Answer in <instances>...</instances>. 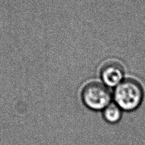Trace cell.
<instances>
[{
  "mask_svg": "<svg viewBox=\"0 0 145 145\" xmlns=\"http://www.w3.org/2000/svg\"><path fill=\"white\" fill-rule=\"evenodd\" d=\"M123 112V111L113 101L102 111V116L108 123L116 124L122 118Z\"/></svg>",
  "mask_w": 145,
  "mask_h": 145,
  "instance_id": "4",
  "label": "cell"
},
{
  "mask_svg": "<svg viewBox=\"0 0 145 145\" xmlns=\"http://www.w3.org/2000/svg\"><path fill=\"white\" fill-rule=\"evenodd\" d=\"M81 99L88 108L95 111H102L113 101L109 88L99 82H92L85 85L81 92Z\"/></svg>",
  "mask_w": 145,
  "mask_h": 145,
  "instance_id": "2",
  "label": "cell"
},
{
  "mask_svg": "<svg viewBox=\"0 0 145 145\" xmlns=\"http://www.w3.org/2000/svg\"><path fill=\"white\" fill-rule=\"evenodd\" d=\"M125 68L116 61H107L100 69V76L103 84L109 88H115L125 79Z\"/></svg>",
  "mask_w": 145,
  "mask_h": 145,
  "instance_id": "3",
  "label": "cell"
},
{
  "mask_svg": "<svg viewBox=\"0 0 145 145\" xmlns=\"http://www.w3.org/2000/svg\"><path fill=\"white\" fill-rule=\"evenodd\" d=\"M144 97L141 83L134 78H125L113 92V100L123 111L132 112L141 106Z\"/></svg>",
  "mask_w": 145,
  "mask_h": 145,
  "instance_id": "1",
  "label": "cell"
}]
</instances>
